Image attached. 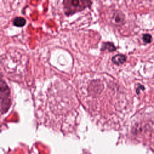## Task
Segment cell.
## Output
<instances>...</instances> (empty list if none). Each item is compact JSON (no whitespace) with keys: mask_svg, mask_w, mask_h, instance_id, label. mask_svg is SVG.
Returning <instances> with one entry per match:
<instances>
[{"mask_svg":"<svg viewBox=\"0 0 154 154\" xmlns=\"http://www.w3.org/2000/svg\"><path fill=\"white\" fill-rule=\"evenodd\" d=\"M112 62L117 65L123 64L126 60V57L123 54H118L114 56L112 59Z\"/></svg>","mask_w":154,"mask_h":154,"instance_id":"7a4b0ae2","label":"cell"},{"mask_svg":"<svg viewBox=\"0 0 154 154\" xmlns=\"http://www.w3.org/2000/svg\"><path fill=\"white\" fill-rule=\"evenodd\" d=\"M26 24V20L22 17H17L13 20V25L17 27H22Z\"/></svg>","mask_w":154,"mask_h":154,"instance_id":"277c9868","label":"cell"},{"mask_svg":"<svg viewBox=\"0 0 154 154\" xmlns=\"http://www.w3.org/2000/svg\"><path fill=\"white\" fill-rule=\"evenodd\" d=\"M116 47L114 46V45H113L112 43L111 42H106L104 43L102 45V47L101 48V50L102 51H105V50H108L109 52H113L114 51L116 50Z\"/></svg>","mask_w":154,"mask_h":154,"instance_id":"3957f363","label":"cell"},{"mask_svg":"<svg viewBox=\"0 0 154 154\" xmlns=\"http://www.w3.org/2000/svg\"><path fill=\"white\" fill-rule=\"evenodd\" d=\"M63 4L65 14L69 16L90 7L91 2L90 0H63Z\"/></svg>","mask_w":154,"mask_h":154,"instance_id":"6da1fadb","label":"cell"},{"mask_svg":"<svg viewBox=\"0 0 154 154\" xmlns=\"http://www.w3.org/2000/svg\"><path fill=\"white\" fill-rule=\"evenodd\" d=\"M143 40L145 43H149L152 41V36L149 34H145L143 35Z\"/></svg>","mask_w":154,"mask_h":154,"instance_id":"5b68a950","label":"cell"}]
</instances>
